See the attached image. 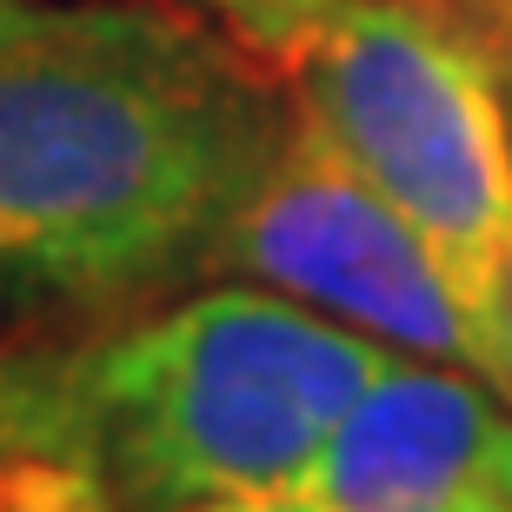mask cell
<instances>
[{
	"mask_svg": "<svg viewBox=\"0 0 512 512\" xmlns=\"http://www.w3.org/2000/svg\"><path fill=\"white\" fill-rule=\"evenodd\" d=\"M506 14H512V0H506Z\"/></svg>",
	"mask_w": 512,
	"mask_h": 512,
	"instance_id": "12",
	"label": "cell"
},
{
	"mask_svg": "<svg viewBox=\"0 0 512 512\" xmlns=\"http://www.w3.org/2000/svg\"><path fill=\"white\" fill-rule=\"evenodd\" d=\"M506 393L473 366L393 353L326 433L300 486L326 512H486L499 506Z\"/></svg>",
	"mask_w": 512,
	"mask_h": 512,
	"instance_id": "5",
	"label": "cell"
},
{
	"mask_svg": "<svg viewBox=\"0 0 512 512\" xmlns=\"http://www.w3.org/2000/svg\"><path fill=\"white\" fill-rule=\"evenodd\" d=\"M393 346L227 280L87 340L100 439L140 512L300 486L346 406L386 373Z\"/></svg>",
	"mask_w": 512,
	"mask_h": 512,
	"instance_id": "2",
	"label": "cell"
},
{
	"mask_svg": "<svg viewBox=\"0 0 512 512\" xmlns=\"http://www.w3.org/2000/svg\"><path fill=\"white\" fill-rule=\"evenodd\" d=\"M499 493L512 499V419H506V433H499Z\"/></svg>",
	"mask_w": 512,
	"mask_h": 512,
	"instance_id": "10",
	"label": "cell"
},
{
	"mask_svg": "<svg viewBox=\"0 0 512 512\" xmlns=\"http://www.w3.org/2000/svg\"><path fill=\"white\" fill-rule=\"evenodd\" d=\"M486 512H512V499H499V506H486Z\"/></svg>",
	"mask_w": 512,
	"mask_h": 512,
	"instance_id": "11",
	"label": "cell"
},
{
	"mask_svg": "<svg viewBox=\"0 0 512 512\" xmlns=\"http://www.w3.org/2000/svg\"><path fill=\"white\" fill-rule=\"evenodd\" d=\"M0 512H140L100 439L87 340H0Z\"/></svg>",
	"mask_w": 512,
	"mask_h": 512,
	"instance_id": "6",
	"label": "cell"
},
{
	"mask_svg": "<svg viewBox=\"0 0 512 512\" xmlns=\"http://www.w3.org/2000/svg\"><path fill=\"white\" fill-rule=\"evenodd\" d=\"M493 386L512 406V260H506V293H499V373H493Z\"/></svg>",
	"mask_w": 512,
	"mask_h": 512,
	"instance_id": "9",
	"label": "cell"
},
{
	"mask_svg": "<svg viewBox=\"0 0 512 512\" xmlns=\"http://www.w3.org/2000/svg\"><path fill=\"white\" fill-rule=\"evenodd\" d=\"M240 40L140 0H0V300L100 306L187 273L286 140Z\"/></svg>",
	"mask_w": 512,
	"mask_h": 512,
	"instance_id": "1",
	"label": "cell"
},
{
	"mask_svg": "<svg viewBox=\"0 0 512 512\" xmlns=\"http://www.w3.org/2000/svg\"><path fill=\"white\" fill-rule=\"evenodd\" d=\"M207 7H213V20L227 27V40H240L253 60L286 67L326 20H340L346 7H360V0H207Z\"/></svg>",
	"mask_w": 512,
	"mask_h": 512,
	"instance_id": "7",
	"label": "cell"
},
{
	"mask_svg": "<svg viewBox=\"0 0 512 512\" xmlns=\"http://www.w3.org/2000/svg\"><path fill=\"white\" fill-rule=\"evenodd\" d=\"M180 512H326L306 486H260V493H220V499H193Z\"/></svg>",
	"mask_w": 512,
	"mask_h": 512,
	"instance_id": "8",
	"label": "cell"
},
{
	"mask_svg": "<svg viewBox=\"0 0 512 512\" xmlns=\"http://www.w3.org/2000/svg\"><path fill=\"white\" fill-rule=\"evenodd\" d=\"M220 280L273 286L406 360L473 366L493 380L486 326L419 227L293 107L286 140L207 253Z\"/></svg>",
	"mask_w": 512,
	"mask_h": 512,
	"instance_id": "4",
	"label": "cell"
},
{
	"mask_svg": "<svg viewBox=\"0 0 512 512\" xmlns=\"http://www.w3.org/2000/svg\"><path fill=\"white\" fill-rule=\"evenodd\" d=\"M286 94L419 227L479 313L499 373L512 260V100L459 20L426 0H360L280 67Z\"/></svg>",
	"mask_w": 512,
	"mask_h": 512,
	"instance_id": "3",
	"label": "cell"
}]
</instances>
